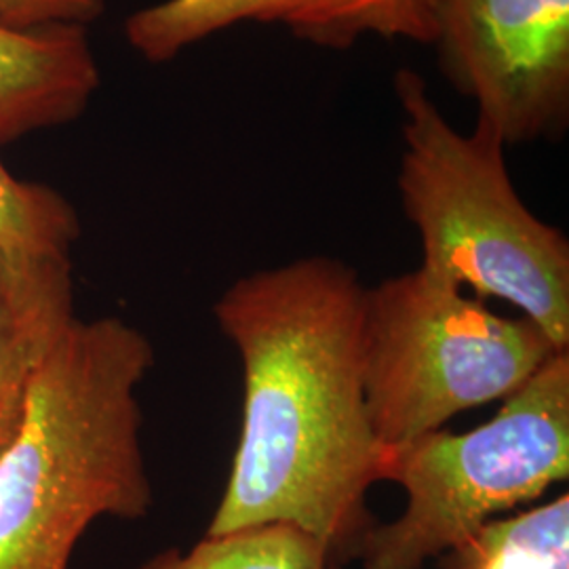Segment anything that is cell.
<instances>
[{"instance_id": "1", "label": "cell", "mask_w": 569, "mask_h": 569, "mask_svg": "<svg viewBox=\"0 0 569 569\" xmlns=\"http://www.w3.org/2000/svg\"><path fill=\"white\" fill-rule=\"evenodd\" d=\"M367 287L352 266L310 256L251 272L213 306L243 363V425L204 536L284 523L342 559L373 526L367 491L382 451L367 416Z\"/></svg>"}, {"instance_id": "2", "label": "cell", "mask_w": 569, "mask_h": 569, "mask_svg": "<svg viewBox=\"0 0 569 569\" xmlns=\"http://www.w3.org/2000/svg\"><path fill=\"white\" fill-rule=\"evenodd\" d=\"M152 366L150 340L114 317L74 319L42 355L0 456V569H70L93 521L150 510L136 390Z\"/></svg>"}, {"instance_id": "3", "label": "cell", "mask_w": 569, "mask_h": 569, "mask_svg": "<svg viewBox=\"0 0 569 569\" xmlns=\"http://www.w3.org/2000/svg\"><path fill=\"white\" fill-rule=\"evenodd\" d=\"M395 93L403 114L399 192L420 234V266L481 298L517 306L568 352V239L517 194L507 143L483 119L460 133L409 68L397 72Z\"/></svg>"}, {"instance_id": "4", "label": "cell", "mask_w": 569, "mask_h": 569, "mask_svg": "<svg viewBox=\"0 0 569 569\" xmlns=\"http://www.w3.org/2000/svg\"><path fill=\"white\" fill-rule=\"evenodd\" d=\"M382 449L380 481L403 488L406 510L367 529L352 557L363 569H422L568 479L569 352L549 359L486 425Z\"/></svg>"}, {"instance_id": "5", "label": "cell", "mask_w": 569, "mask_h": 569, "mask_svg": "<svg viewBox=\"0 0 569 569\" xmlns=\"http://www.w3.org/2000/svg\"><path fill=\"white\" fill-rule=\"evenodd\" d=\"M559 352L526 317H500L420 266L367 287L369 425L380 448L403 446L462 411L509 399Z\"/></svg>"}, {"instance_id": "6", "label": "cell", "mask_w": 569, "mask_h": 569, "mask_svg": "<svg viewBox=\"0 0 569 569\" xmlns=\"http://www.w3.org/2000/svg\"><path fill=\"white\" fill-rule=\"evenodd\" d=\"M432 47L507 146L568 133L569 0H439Z\"/></svg>"}, {"instance_id": "7", "label": "cell", "mask_w": 569, "mask_h": 569, "mask_svg": "<svg viewBox=\"0 0 569 569\" xmlns=\"http://www.w3.org/2000/svg\"><path fill=\"white\" fill-rule=\"evenodd\" d=\"M439 0H163L124 21L129 44L150 63L239 23H279L296 39L348 51L366 37L432 44Z\"/></svg>"}, {"instance_id": "8", "label": "cell", "mask_w": 569, "mask_h": 569, "mask_svg": "<svg viewBox=\"0 0 569 569\" xmlns=\"http://www.w3.org/2000/svg\"><path fill=\"white\" fill-rule=\"evenodd\" d=\"M79 237V216L63 194L21 182L0 161V289L42 355L77 319L72 247Z\"/></svg>"}, {"instance_id": "9", "label": "cell", "mask_w": 569, "mask_h": 569, "mask_svg": "<svg viewBox=\"0 0 569 569\" xmlns=\"http://www.w3.org/2000/svg\"><path fill=\"white\" fill-rule=\"evenodd\" d=\"M100 87L87 26L0 23V143L77 121Z\"/></svg>"}, {"instance_id": "10", "label": "cell", "mask_w": 569, "mask_h": 569, "mask_svg": "<svg viewBox=\"0 0 569 569\" xmlns=\"http://www.w3.org/2000/svg\"><path fill=\"white\" fill-rule=\"evenodd\" d=\"M140 569H342V557L305 529L270 523L204 536L188 552L163 550Z\"/></svg>"}, {"instance_id": "11", "label": "cell", "mask_w": 569, "mask_h": 569, "mask_svg": "<svg viewBox=\"0 0 569 569\" xmlns=\"http://www.w3.org/2000/svg\"><path fill=\"white\" fill-rule=\"evenodd\" d=\"M453 569H569V496L493 519L460 549Z\"/></svg>"}, {"instance_id": "12", "label": "cell", "mask_w": 569, "mask_h": 569, "mask_svg": "<svg viewBox=\"0 0 569 569\" xmlns=\"http://www.w3.org/2000/svg\"><path fill=\"white\" fill-rule=\"evenodd\" d=\"M41 359L42 352L28 340L0 289V456L20 430L30 382Z\"/></svg>"}, {"instance_id": "13", "label": "cell", "mask_w": 569, "mask_h": 569, "mask_svg": "<svg viewBox=\"0 0 569 569\" xmlns=\"http://www.w3.org/2000/svg\"><path fill=\"white\" fill-rule=\"evenodd\" d=\"M106 9L103 0H0V23L11 30H37L44 26H87Z\"/></svg>"}]
</instances>
